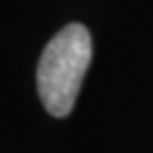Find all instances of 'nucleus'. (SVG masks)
I'll list each match as a JSON object with an SVG mask.
<instances>
[{
  "instance_id": "f257e3e1",
  "label": "nucleus",
  "mask_w": 153,
  "mask_h": 153,
  "mask_svg": "<svg viewBox=\"0 0 153 153\" xmlns=\"http://www.w3.org/2000/svg\"><path fill=\"white\" fill-rule=\"evenodd\" d=\"M91 62V36L83 24H68L47 43L36 70L41 102L53 117H66Z\"/></svg>"
}]
</instances>
